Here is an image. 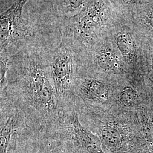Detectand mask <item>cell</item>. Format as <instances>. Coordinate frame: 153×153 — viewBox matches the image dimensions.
I'll use <instances>...</instances> for the list:
<instances>
[{
  "instance_id": "obj_6",
  "label": "cell",
  "mask_w": 153,
  "mask_h": 153,
  "mask_svg": "<svg viewBox=\"0 0 153 153\" xmlns=\"http://www.w3.org/2000/svg\"><path fill=\"white\" fill-rule=\"evenodd\" d=\"M15 136L17 153H76L52 128L21 127L16 129Z\"/></svg>"
},
{
  "instance_id": "obj_11",
  "label": "cell",
  "mask_w": 153,
  "mask_h": 153,
  "mask_svg": "<svg viewBox=\"0 0 153 153\" xmlns=\"http://www.w3.org/2000/svg\"><path fill=\"white\" fill-rule=\"evenodd\" d=\"M117 99L122 106L129 107L135 103L136 94L132 88L125 86L120 91L117 95Z\"/></svg>"
},
{
  "instance_id": "obj_5",
  "label": "cell",
  "mask_w": 153,
  "mask_h": 153,
  "mask_svg": "<svg viewBox=\"0 0 153 153\" xmlns=\"http://www.w3.org/2000/svg\"><path fill=\"white\" fill-rule=\"evenodd\" d=\"M52 128L75 153H105L99 137L82 124L76 110L61 114Z\"/></svg>"
},
{
  "instance_id": "obj_12",
  "label": "cell",
  "mask_w": 153,
  "mask_h": 153,
  "mask_svg": "<svg viewBox=\"0 0 153 153\" xmlns=\"http://www.w3.org/2000/svg\"><path fill=\"white\" fill-rule=\"evenodd\" d=\"M86 0H62L66 18L74 16L78 13L85 5Z\"/></svg>"
},
{
  "instance_id": "obj_3",
  "label": "cell",
  "mask_w": 153,
  "mask_h": 153,
  "mask_svg": "<svg viewBox=\"0 0 153 153\" xmlns=\"http://www.w3.org/2000/svg\"><path fill=\"white\" fill-rule=\"evenodd\" d=\"M109 16L104 0H86L78 13L66 18L63 30L71 35L85 53L102 39Z\"/></svg>"
},
{
  "instance_id": "obj_14",
  "label": "cell",
  "mask_w": 153,
  "mask_h": 153,
  "mask_svg": "<svg viewBox=\"0 0 153 153\" xmlns=\"http://www.w3.org/2000/svg\"><path fill=\"white\" fill-rule=\"evenodd\" d=\"M147 21L149 25L153 28V11L148 14Z\"/></svg>"
},
{
  "instance_id": "obj_8",
  "label": "cell",
  "mask_w": 153,
  "mask_h": 153,
  "mask_svg": "<svg viewBox=\"0 0 153 153\" xmlns=\"http://www.w3.org/2000/svg\"><path fill=\"white\" fill-rule=\"evenodd\" d=\"M83 59L85 68L94 74H117L123 71L120 56L111 44L102 39L84 54Z\"/></svg>"
},
{
  "instance_id": "obj_7",
  "label": "cell",
  "mask_w": 153,
  "mask_h": 153,
  "mask_svg": "<svg viewBox=\"0 0 153 153\" xmlns=\"http://www.w3.org/2000/svg\"><path fill=\"white\" fill-rule=\"evenodd\" d=\"M78 112L82 108H98L109 100L111 90L108 85L98 75L88 71L84 67L81 70L76 85Z\"/></svg>"
},
{
  "instance_id": "obj_4",
  "label": "cell",
  "mask_w": 153,
  "mask_h": 153,
  "mask_svg": "<svg viewBox=\"0 0 153 153\" xmlns=\"http://www.w3.org/2000/svg\"><path fill=\"white\" fill-rule=\"evenodd\" d=\"M28 0H16L0 18V53L11 56L24 46L33 43L31 30L22 16Z\"/></svg>"
},
{
  "instance_id": "obj_2",
  "label": "cell",
  "mask_w": 153,
  "mask_h": 153,
  "mask_svg": "<svg viewBox=\"0 0 153 153\" xmlns=\"http://www.w3.org/2000/svg\"><path fill=\"white\" fill-rule=\"evenodd\" d=\"M60 42L50 51L49 62L59 99L60 115L76 110L78 112L76 85L84 65L83 52L71 35L62 30Z\"/></svg>"
},
{
  "instance_id": "obj_9",
  "label": "cell",
  "mask_w": 153,
  "mask_h": 153,
  "mask_svg": "<svg viewBox=\"0 0 153 153\" xmlns=\"http://www.w3.org/2000/svg\"><path fill=\"white\" fill-rule=\"evenodd\" d=\"M18 116L14 112L1 108L0 153H7L11 137L16 129Z\"/></svg>"
},
{
  "instance_id": "obj_10",
  "label": "cell",
  "mask_w": 153,
  "mask_h": 153,
  "mask_svg": "<svg viewBox=\"0 0 153 153\" xmlns=\"http://www.w3.org/2000/svg\"><path fill=\"white\" fill-rule=\"evenodd\" d=\"M115 44L122 56L130 60L133 55V42L130 33L124 30H119L115 35Z\"/></svg>"
},
{
  "instance_id": "obj_13",
  "label": "cell",
  "mask_w": 153,
  "mask_h": 153,
  "mask_svg": "<svg viewBox=\"0 0 153 153\" xmlns=\"http://www.w3.org/2000/svg\"><path fill=\"white\" fill-rule=\"evenodd\" d=\"M7 153H17L16 148V142L15 138L13 137H11V141L9 145Z\"/></svg>"
},
{
  "instance_id": "obj_1",
  "label": "cell",
  "mask_w": 153,
  "mask_h": 153,
  "mask_svg": "<svg viewBox=\"0 0 153 153\" xmlns=\"http://www.w3.org/2000/svg\"><path fill=\"white\" fill-rule=\"evenodd\" d=\"M51 49L33 42L10 58L5 85L1 90V108L15 112L19 126L50 128L60 119L49 62Z\"/></svg>"
}]
</instances>
